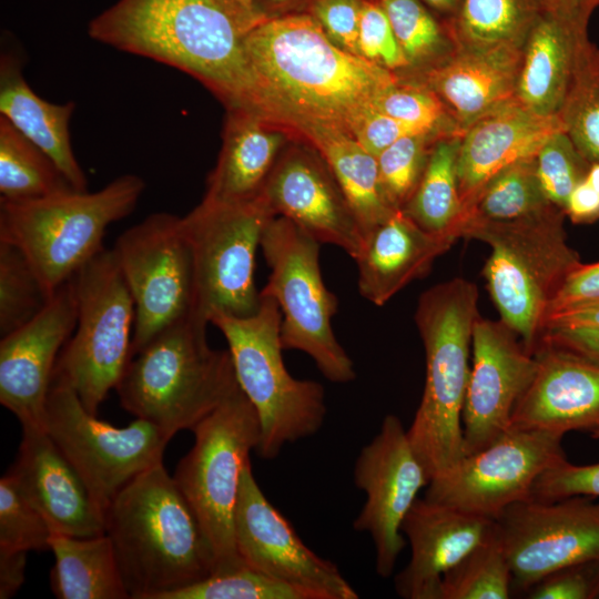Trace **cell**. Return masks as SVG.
I'll return each mask as SVG.
<instances>
[{
    "instance_id": "cell-1",
    "label": "cell",
    "mask_w": 599,
    "mask_h": 599,
    "mask_svg": "<svg viewBox=\"0 0 599 599\" xmlns=\"http://www.w3.org/2000/svg\"><path fill=\"white\" fill-rule=\"evenodd\" d=\"M265 17L234 0H119L88 32L197 78L232 110L281 122L245 48L247 32Z\"/></svg>"
},
{
    "instance_id": "cell-2",
    "label": "cell",
    "mask_w": 599,
    "mask_h": 599,
    "mask_svg": "<svg viewBox=\"0 0 599 599\" xmlns=\"http://www.w3.org/2000/svg\"><path fill=\"white\" fill-rule=\"evenodd\" d=\"M245 48L282 123L300 131L323 124L351 134L398 83L390 70L337 45L309 13L266 16Z\"/></svg>"
},
{
    "instance_id": "cell-3",
    "label": "cell",
    "mask_w": 599,
    "mask_h": 599,
    "mask_svg": "<svg viewBox=\"0 0 599 599\" xmlns=\"http://www.w3.org/2000/svg\"><path fill=\"white\" fill-rule=\"evenodd\" d=\"M104 526L130 599H164L216 570L212 547L163 463L118 493Z\"/></svg>"
},
{
    "instance_id": "cell-4",
    "label": "cell",
    "mask_w": 599,
    "mask_h": 599,
    "mask_svg": "<svg viewBox=\"0 0 599 599\" xmlns=\"http://www.w3.org/2000/svg\"><path fill=\"white\" fill-rule=\"evenodd\" d=\"M478 297L473 282L455 277L425 291L417 303L415 323L425 348L426 378L407 436L430 480L465 457L461 415Z\"/></svg>"
},
{
    "instance_id": "cell-5",
    "label": "cell",
    "mask_w": 599,
    "mask_h": 599,
    "mask_svg": "<svg viewBox=\"0 0 599 599\" xmlns=\"http://www.w3.org/2000/svg\"><path fill=\"white\" fill-rule=\"evenodd\" d=\"M207 324L191 312L131 358L115 387L126 412L173 437L192 430L240 386L229 349L210 346Z\"/></svg>"
},
{
    "instance_id": "cell-6",
    "label": "cell",
    "mask_w": 599,
    "mask_h": 599,
    "mask_svg": "<svg viewBox=\"0 0 599 599\" xmlns=\"http://www.w3.org/2000/svg\"><path fill=\"white\" fill-rule=\"evenodd\" d=\"M565 212L554 205L528 217L491 222L468 219L460 237L491 248L483 276L500 319L534 354L545 329L549 306L569 274L580 264L568 244Z\"/></svg>"
},
{
    "instance_id": "cell-7",
    "label": "cell",
    "mask_w": 599,
    "mask_h": 599,
    "mask_svg": "<svg viewBox=\"0 0 599 599\" xmlns=\"http://www.w3.org/2000/svg\"><path fill=\"white\" fill-rule=\"evenodd\" d=\"M144 187L140 176L124 174L95 192L0 200V241L24 254L50 297L104 248L108 226L134 210Z\"/></svg>"
},
{
    "instance_id": "cell-8",
    "label": "cell",
    "mask_w": 599,
    "mask_h": 599,
    "mask_svg": "<svg viewBox=\"0 0 599 599\" xmlns=\"http://www.w3.org/2000/svg\"><path fill=\"white\" fill-rule=\"evenodd\" d=\"M261 296L258 309L246 317L216 314L210 323L225 337L241 389L255 407L261 438L256 448L265 459L286 444L315 435L326 417L324 387L294 378L283 361L282 314L277 302Z\"/></svg>"
},
{
    "instance_id": "cell-9",
    "label": "cell",
    "mask_w": 599,
    "mask_h": 599,
    "mask_svg": "<svg viewBox=\"0 0 599 599\" xmlns=\"http://www.w3.org/2000/svg\"><path fill=\"white\" fill-rule=\"evenodd\" d=\"M195 441L174 480L194 511L215 557L216 570L243 564L234 539L242 470L261 438L257 412L238 386L193 429Z\"/></svg>"
},
{
    "instance_id": "cell-10",
    "label": "cell",
    "mask_w": 599,
    "mask_h": 599,
    "mask_svg": "<svg viewBox=\"0 0 599 599\" xmlns=\"http://www.w3.org/2000/svg\"><path fill=\"white\" fill-rule=\"evenodd\" d=\"M72 280L77 325L52 379L70 386L85 409L97 415L132 358L135 305L112 250L103 248Z\"/></svg>"
},
{
    "instance_id": "cell-11",
    "label": "cell",
    "mask_w": 599,
    "mask_h": 599,
    "mask_svg": "<svg viewBox=\"0 0 599 599\" xmlns=\"http://www.w3.org/2000/svg\"><path fill=\"white\" fill-rule=\"evenodd\" d=\"M319 244L286 217L270 221L260 245L270 276L260 295L278 304L283 349L304 352L324 377L344 384L356 370L332 327L338 301L323 282Z\"/></svg>"
},
{
    "instance_id": "cell-12",
    "label": "cell",
    "mask_w": 599,
    "mask_h": 599,
    "mask_svg": "<svg viewBox=\"0 0 599 599\" xmlns=\"http://www.w3.org/2000/svg\"><path fill=\"white\" fill-rule=\"evenodd\" d=\"M274 217L262 193L240 203L203 200L181 217L193 258L194 311L209 323L216 314L246 317L258 309L256 251Z\"/></svg>"
},
{
    "instance_id": "cell-13",
    "label": "cell",
    "mask_w": 599,
    "mask_h": 599,
    "mask_svg": "<svg viewBox=\"0 0 599 599\" xmlns=\"http://www.w3.org/2000/svg\"><path fill=\"white\" fill-rule=\"evenodd\" d=\"M43 428L103 510L133 478L162 463L172 438L141 418L123 428L102 422L85 409L70 386L54 379Z\"/></svg>"
},
{
    "instance_id": "cell-14",
    "label": "cell",
    "mask_w": 599,
    "mask_h": 599,
    "mask_svg": "<svg viewBox=\"0 0 599 599\" xmlns=\"http://www.w3.org/2000/svg\"><path fill=\"white\" fill-rule=\"evenodd\" d=\"M135 305L132 357L166 326L194 311V270L181 217L153 213L112 248Z\"/></svg>"
},
{
    "instance_id": "cell-15",
    "label": "cell",
    "mask_w": 599,
    "mask_h": 599,
    "mask_svg": "<svg viewBox=\"0 0 599 599\" xmlns=\"http://www.w3.org/2000/svg\"><path fill=\"white\" fill-rule=\"evenodd\" d=\"M562 437L510 426L490 445L430 480L425 498L495 519L511 504L530 499L539 475L566 459Z\"/></svg>"
},
{
    "instance_id": "cell-16",
    "label": "cell",
    "mask_w": 599,
    "mask_h": 599,
    "mask_svg": "<svg viewBox=\"0 0 599 599\" xmlns=\"http://www.w3.org/2000/svg\"><path fill=\"white\" fill-rule=\"evenodd\" d=\"M494 522L510 567L511 587L520 591L555 570L599 559V502L592 497L517 501Z\"/></svg>"
},
{
    "instance_id": "cell-17",
    "label": "cell",
    "mask_w": 599,
    "mask_h": 599,
    "mask_svg": "<svg viewBox=\"0 0 599 599\" xmlns=\"http://www.w3.org/2000/svg\"><path fill=\"white\" fill-rule=\"evenodd\" d=\"M354 481L366 494V501L353 527L370 535L376 572L388 578L406 545L403 520L430 481L397 416L386 415L378 434L359 451Z\"/></svg>"
},
{
    "instance_id": "cell-18",
    "label": "cell",
    "mask_w": 599,
    "mask_h": 599,
    "mask_svg": "<svg viewBox=\"0 0 599 599\" xmlns=\"http://www.w3.org/2000/svg\"><path fill=\"white\" fill-rule=\"evenodd\" d=\"M234 539L243 564L309 592L314 599H357L338 567L307 546L257 485L248 459L234 510Z\"/></svg>"
},
{
    "instance_id": "cell-19",
    "label": "cell",
    "mask_w": 599,
    "mask_h": 599,
    "mask_svg": "<svg viewBox=\"0 0 599 599\" xmlns=\"http://www.w3.org/2000/svg\"><path fill=\"white\" fill-rule=\"evenodd\" d=\"M471 348L461 415L465 456L484 449L509 429L514 408L537 370L535 355L501 319L479 315Z\"/></svg>"
},
{
    "instance_id": "cell-20",
    "label": "cell",
    "mask_w": 599,
    "mask_h": 599,
    "mask_svg": "<svg viewBox=\"0 0 599 599\" xmlns=\"http://www.w3.org/2000/svg\"><path fill=\"white\" fill-rule=\"evenodd\" d=\"M78 316L73 280L61 285L28 323L1 337L0 403L21 426L43 427L58 357Z\"/></svg>"
},
{
    "instance_id": "cell-21",
    "label": "cell",
    "mask_w": 599,
    "mask_h": 599,
    "mask_svg": "<svg viewBox=\"0 0 599 599\" xmlns=\"http://www.w3.org/2000/svg\"><path fill=\"white\" fill-rule=\"evenodd\" d=\"M7 474L53 532L73 537L105 534L104 510L43 427L22 426L19 451Z\"/></svg>"
},
{
    "instance_id": "cell-22",
    "label": "cell",
    "mask_w": 599,
    "mask_h": 599,
    "mask_svg": "<svg viewBox=\"0 0 599 599\" xmlns=\"http://www.w3.org/2000/svg\"><path fill=\"white\" fill-rule=\"evenodd\" d=\"M534 355L537 370L510 426L561 436L587 432L599 439V364L544 342Z\"/></svg>"
},
{
    "instance_id": "cell-23",
    "label": "cell",
    "mask_w": 599,
    "mask_h": 599,
    "mask_svg": "<svg viewBox=\"0 0 599 599\" xmlns=\"http://www.w3.org/2000/svg\"><path fill=\"white\" fill-rule=\"evenodd\" d=\"M262 194L281 214L319 243L344 250L354 260L364 232L335 177L313 160L292 154L272 169Z\"/></svg>"
},
{
    "instance_id": "cell-24",
    "label": "cell",
    "mask_w": 599,
    "mask_h": 599,
    "mask_svg": "<svg viewBox=\"0 0 599 599\" xmlns=\"http://www.w3.org/2000/svg\"><path fill=\"white\" fill-rule=\"evenodd\" d=\"M494 519L417 498L402 524L410 560L395 577L405 599H440L441 578L491 530Z\"/></svg>"
},
{
    "instance_id": "cell-25",
    "label": "cell",
    "mask_w": 599,
    "mask_h": 599,
    "mask_svg": "<svg viewBox=\"0 0 599 599\" xmlns=\"http://www.w3.org/2000/svg\"><path fill=\"white\" fill-rule=\"evenodd\" d=\"M557 116L538 115L516 99L475 121L460 135L457 177L464 215L481 187L506 166L535 156L555 132Z\"/></svg>"
},
{
    "instance_id": "cell-26",
    "label": "cell",
    "mask_w": 599,
    "mask_h": 599,
    "mask_svg": "<svg viewBox=\"0 0 599 599\" xmlns=\"http://www.w3.org/2000/svg\"><path fill=\"white\" fill-rule=\"evenodd\" d=\"M456 241L430 233L402 210L396 211L364 236L355 258L359 294L383 306L410 282L424 277Z\"/></svg>"
},
{
    "instance_id": "cell-27",
    "label": "cell",
    "mask_w": 599,
    "mask_h": 599,
    "mask_svg": "<svg viewBox=\"0 0 599 599\" xmlns=\"http://www.w3.org/2000/svg\"><path fill=\"white\" fill-rule=\"evenodd\" d=\"M522 47L458 48L428 72L429 89L444 101L460 136L475 121L515 99Z\"/></svg>"
},
{
    "instance_id": "cell-28",
    "label": "cell",
    "mask_w": 599,
    "mask_h": 599,
    "mask_svg": "<svg viewBox=\"0 0 599 599\" xmlns=\"http://www.w3.org/2000/svg\"><path fill=\"white\" fill-rule=\"evenodd\" d=\"M587 28L542 12L522 47L515 99L541 116H557L570 88Z\"/></svg>"
},
{
    "instance_id": "cell-29",
    "label": "cell",
    "mask_w": 599,
    "mask_h": 599,
    "mask_svg": "<svg viewBox=\"0 0 599 599\" xmlns=\"http://www.w3.org/2000/svg\"><path fill=\"white\" fill-rule=\"evenodd\" d=\"M74 103L55 104L38 97L26 82L20 63L2 55L0 113L40 148L75 191H87V176L71 148L69 122Z\"/></svg>"
},
{
    "instance_id": "cell-30",
    "label": "cell",
    "mask_w": 599,
    "mask_h": 599,
    "mask_svg": "<svg viewBox=\"0 0 599 599\" xmlns=\"http://www.w3.org/2000/svg\"><path fill=\"white\" fill-rule=\"evenodd\" d=\"M224 148L210 180L205 201L240 203L257 197L273 169L282 134L266 120L244 110H232Z\"/></svg>"
},
{
    "instance_id": "cell-31",
    "label": "cell",
    "mask_w": 599,
    "mask_h": 599,
    "mask_svg": "<svg viewBox=\"0 0 599 599\" xmlns=\"http://www.w3.org/2000/svg\"><path fill=\"white\" fill-rule=\"evenodd\" d=\"M301 132L319 151L348 204L364 236L396 211L383 192L377 158L353 135L329 125L308 124Z\"/></svg>"
},
{
    "instance_id": "cell-32",
    "label": "cell",
    "mask_w": 599,
    "mask_h": 599,
    "mask_svg": "<svg viewBox=\"0 0 599 599\" xmlns=\"http://www.w3.org/2000/svg\"><path fill=\"white\" fill-rule=\"evenodd\" d=\"M52 592L59 599H130L106 534L73 537L52 532Z\"/></svg>"
},
{
    "instance_id": "cell-33",
    "label": "cell",
    "mask_w": 599,
    "mask_h": 599,
    "mask_svg": "<svg viewBox=\"0 0 599 599\" xmlns=\"http://www.w3.org/2000/svg\"><path fill=\"white\" fill-rule=\"evenodd\" d=\"M459 142L460 136L451 135L435 144L414 194L402 210L424 230L456 240L464 219L457 177Z\"/></svg>"
},
{
    "instance_id": "cell-34",
    "label": "cell",
    "mask_w": 599,
    "mask_h": 599,
    "mask_svg": "<svg viewBox=\"0 0 599 599\" xmlns=\"http://www.w3.org/2000/svg\"><path fill=\"white\" fill-rule=\"evenodd\" d=\"M540 0H460L450 26L458 48L524 47Z\"/></svg>"
},
{
    "instance_id": "cell-35",
    "label": "cell",
    "mask_w": 599,
    "mask_h": 599,
    "mask_svg": "<svg viewBox=\"0 0 599 599\" xmlns=\"http://www.w3.org/2000/svg\"><path fill=\"white\" fill-rule=\"evenodd\" d=\"M74 190L57 164L0 116V200H33Z\"/></svg>"
},
{
    "instance_id": "cell-36",
    "label": "cell",
    "mask_w": 599,
    "mask_h": 599,
    "mask_svg": "<svg viewBox=\"0 0 599 599\" xmlns=\"http://www.w3.org/2000/svg\"><path fill=\"white\" fill-rule=\"evenodd\" d=\"M554 205L540 185L535 155L519 160L495 174L478 192L465 212L463 222L468 219L515 221L539 214Z\"/></svg>"
},
{
    "instance_id": "cell-37",
    "label": "cell",
    "mask_w": 599,
    "mask_h": 599,
    "mask_svg": "<svg viewBox=\"0 0 599 599\" xmlns=\"http://www.w3.org/2000/svg\"><path fill=\"white\" fill-rule=\"evenodd\" d=\"M511 571L497 535L489 534L441 578L440 599H507Z\"/></svg>"
},
{
    "instance_id": "cell-38",
    "label": "cell",
    "mask_w": 599,
    "mask_h": 599,
    "mask_svg": "<svg viewBox=\"0 0 599 599\" xmlns=\"http://www.w3.org/2000/svg\"><path fill=\"white\" fill-rule=\"evenodd\" d=\"M558 115L579 152L591 164L599 162V48L589 40L580 50Z\"/></svg>"
},
{
    "instance_id": "cell-39",
    "label": "cell",
    "mask_w": 599,
    "mask_h": 599,
    "mask_svg": "<svg viewBox=\"0 0 599 599\" xmlns=\"http://www.w3.org/2000/svg\"><path fill=\"white\" fill-rule=\"evenodd\" d=\"M49 300L37 273L14 245L0 241V335L31 321Z\"/></svg>"
},
{
    "instance_id": "cell-40",
    "label": "cell",
    "mask_w": 599,
    "mask_h": 599,
    "mask_svg": "<svg viewBox=\"0 0 599 599\" xmlns=\"http://www.w3.org/2000/svg\"><path fill=\"white\" fill-rule=\"evenodd\" d=\"M164 599H314L304 589L272 578L245 564L219 570Z\"/></svg>"
},
{
    "instance_id": "cell-41",
    "label": "cell",
    "mask_w": 599,
    "mask_h": 599,
    "mask_svg": "<svg viewBox=\"0 0 599 599\" xmlns=\"http://www.w3.org/2000/svg\"><path fill=\"white\" fill-rule=\"evenodd\" d=\"M52 529L6 473L0 479V549L50 550Z\"/></svg>"
},
{
    "instance_id": "cell-42",
    "label": "cell",
    "mask_w": 599,
    "mask_h": 599,
    "mask_svg": "<svg viewBox=\"0 0 599 599\" xmlns=\"http://www.w3.org/2000/svg\"><path fill=\"white\" fill-rule=\"evenodd\" d=\"M590 165L565 130L552 133L536 154L537 175L544 193L562 211L569 194L586 179Z\"/></svg>"
},
{
    "instance_id": "cell-43",
    "label": "cell",
    "mask_w": 599,
    "mask_h": 599,
    "mask_svg": "<svg viewBox=\"0 0 599 599\" xmlns=\"http://www.w3.org/2000/svg\"><path fill=\"white\" fill-rule=\"evenodd\" d=\"M427 135L402 138L376 156L383 192L396 210L405 207L422 179L428 160Z\"/></svg>"
},
{
    "instance_id": "cell-44",
    "label": "cell",
    "mask_w": 599,
    "mask_h": 599,
    "mask_svg": "<svg viewBox=\"0 0 599 599\" xmlns=\"http://www.w3.org/2000/svg\"><path fill=\"white\" fill-rule=\"evenodd\" d=\"M409 63L437 53L445 44L443 30L419 0H377Z\"/></svg>"
},
{
    "instance_id": "cell-45",
    "label": "cell",
    "mask_w": 599,
    "mask_h": 599,
    "mask_svg": "<svg viewBox=\"0 0 599 599\" xmlns=\"http://www.w3.org/2000/svg\"><path fill=\"white\" fill-rule=\"evenodd\" d=\"M374 109L433 132L445 118V105L430 89L396 83L374 102Z\"/></svg>"
},
{
    "instance_id": "cell-46",
    "label": "cell",
    "mask_w": 599,
    "mask_h": 599,
    "mask_svg": "<svg viewBox=\"0 0 599 599\" xmlns=\"http://www.w3.org/2000/svg\"><path fill=\"white\" fill-rule=\"evenodd\" d=\"M358 51L362 57L390 71L410 64L377 1H364L358 31Z\"/></svg>"
},
{
    "instance_id": "cell-47",
    "label": "cell",
    "mask_w": 599,
    "mask_h": 599,
    "mask_svg": "<svg viewBox=\"0 0 599 599\" xmlns=\"http://www.w3.org/2000/svg\"><path fill=\"white\" fill-rule=\"evenodd\" d=\"M599 497V463L577 466L567 459L545 470L532 485L531 499L555 501L571 496Z\"/></svg>"
},
{
    "instance_id": "cell-48",
    "label": "cell",
    "mask_w": 599,
    "mask_h": 599,
    "mask_svg": "<svg viewBox=\"0 0 599 599\" xmlns=\"http://www.w3.org/2000/svg\"><path fill=\"white\" fill-rule=\"evenodd\" d=\"M529 599L599 598V559L550 572L526 591Z\"/></svg>"
},
{
    "instance_id": "cell-49",
    "label": "cell",
    "mask_w": 599,
    "mask_h": 599,
    "mask_svg": "<svg viewBox=\"0 0 599 599\" xmlns=\"http://www.w3.org/2000/svg\"><path fill=\"white\" fill-rule=\"evenodd\" d=\"M365 0H313L309 14L344 50L359 54L358 31Z\"/></svg>"
},
{
    "instance_id": "cell-50",
    "label": "cell",
    "mask_w": 599,
    "mask_h": 599,
    "mask_svg": "<svg viewBox=\"0 0 599 599\" xmlns=\"http://www.w3.org/2000/svg\"><path fill=\"white\" fill-rule=\"evenodd\" d=\"M418 134L429 132L375 109L367 112L351 132V135L375 156L399 139Z\"/></svg>"
},
{
    "instance_id": "cell-51",
    "label": "cell",
    "mask_w": 599,
    "mask_h": 599,
    "mask_svg": "<svg viewBox=\"0 0 599 599\" xmlns=\"http://www.w3.org/2000/svg\"><path fill=\"white\" fill-rule=\"evenodd\" d=\"M596 300H599V262L581 263L569 274L554 297L547 317L558 311Z\"/></svg>"
},
{
    "instance_id": "cell-52",
    "label": "cell",
    "mask_w": 599,
    "mask_h": 599,
    "mask_svg": "<svg viewBox=\"0 0 599 599\" xmlns=\"http://www.w3.org/2000/svg\"><path fill=\"white\" fill-rule=\"evenodd\" d=\"M539 342L569 351L599 364V328H547Z\"/></svg>"
},
{
    "instance_id": "cell-53",
    "label": "cell",
    "mask_w": 599,
    "mask_h": 599,
    "mask_svg": "<svg viewBox=\"0 0 599 599\" xmlns=\"http://www.w3.org/2000/svg\"><path fill=\"white\" fill-rule=\"evenodd\" d=\"M564 212L576 224L596 222L599 220V193L585 179L569 194Z\"/></svg>"
},
{
    "instance_id": "cell-54",
    "label": "cell",
    "mask_w": 599,
    "mask_h": 599,
    "mask_svg": "<svg viewBox=\"0 0 599 599\" xmlns=\"http://www.w3.org/2000/svg\"><path fill=\"white\" fill-rule=\"evenodd\" d=\"M556 327L599 328V300L550 314L546 319L545 329Z\"/></svg>"
},
{
    "instance_id": "cell-55",
    "label": "cell",
    "mask_w": 599,
    "mask_h": 599,
    "mask_svg": "<svg viewBox=\"0 0 599 599\" xmlns=\"http://www.w3.org/2000/svg\"><path fill=\"white\" fill-rule=\"evenodd\" d=\"M27 552L0 549V598L13 597L24 582Z\"/></svg>"
},
{
    "instance_id": "cell-56",
    "label": "cell",
    "mask_w": 599,
    "mask_h": 599,
    "mask_svg": "<svg viewBox=\"0 0 599 599\" xmlns=\"http://www.w3.org/2000/svg\"><path fill=\"white\" fill-rule=\"evenodd\" d=\"M544 11L555 14L570 23L587 28L599 0H540Z\"/></svg>"
},
{
    "instance_id": "cell-57",
    "label": "cell",
    "mask_w": 599,
    "mask_h": 599,
    "mask_svg": "<svg viewBox=\"0 0 599 599\" xmlns=\"http://www.w3.org/2000/svg\"><path fill=\"white\" fill-rule=\"evenodd\" d=\"M438 11L455 13L460 0H424Z\"/></svg>"
},
{
    "instance_id": "cell-58",
    "label": "cell",
    "mask_w": 599,
    "mask_h": 599,
    "mask_svg": "<svg viewBox=\"0 0 599 599\" xmlns=\"http://www.w3.org/2000/svg\"><path fill=\"white\" fill-rule=\"evenodd\" d=\"M586 181L599 193V162L590 165Z\"/></svg>"
},
{
    "instance_id": "cell-59",
    "label": "cell",
    "mask_w": 599,
    "mask_h": 599,
    "mask_svg": "<svg viewBox=\"0 0 599 599\" xmlns=\"http://www.w3.org/2000/svg\"><path fill=\"white\" fill-rule=\"evenodd\" d=\"M234 1H236L238 4H241L243 8L247 10L258 11L255 8V0H234Z\"/></svg>"
},
{
    "instance_id": "cell-60",
    "label": "cell",
    "mask_w": 599,
    "mask_h": 599,
    "mask_svg": "<svg viewBox=\"0 0 599 599\" xmlns=\"http://www.w3.org/2000/svg\"><path fill=\"white\" fill-rule=\"evenodd\" d=\"M270 3H273V4H283V3H290V2H293L295 0H267Z\"/></svg>"
}]
</instances>
